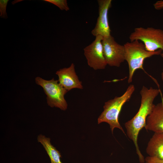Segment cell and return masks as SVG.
<instances>
[{
    "label": "cell",
    "instance_id": "1",
    "mask_svg": "<svg viewBox=\"0 0 163 163\" xmlns=\"http://www.w3.org/2000/svg\"><path fill=\"white\" fill-rule=\"evenodd\" d=\"M160 92L159 89L143 86L140 93L141 96L140 107L136 114L124 124L126 134L133 142L139 162L145 163V158L141 153L138 143L139 133L145 127L147 118L151 112L154 104L153 101Z\"/></svg>",
    "mask_w": 163,
    "mask_h": 163
},
{
    "label": "cell",
    "instance_id": "2",
    "mask_svg": "<svg viewBox=\"0 0 163 163\" xmlns=\"http://www.w3.org/2000/svg\"><path fill=\"white\" fill-rule=\"evenodd\" d=\"M135 90L134 86L130 85L121 96H116L105 102L103 107L104 110L98 118V123H107L109 125L112 133L114 129L117 128L125 134L119 122V116L123 106L130 99Z\"/></svg>",
    "mask_w": 163,
    "mask_h": 163
},
{
    "label": "cell",
    "instance_id": "3",
    "mask_svg": "<svg viewBox=\"0 0 163 163\" xmlns=\"http://www.w3.org/2000/svg\"><path fill=\"white\" fill-rule=\"evenodd\" d=\"M125 50V61L129 66L128 83L132 81L133 75L138 69L144 70L143 64L145 59L155 55H161L162 51L159 50L154 52L147 51L144 44L139 40L127 42L123 45Z\"/></svg>",
    "mask_w": 163,
    "mask_h": 163
},
{
    "label": "cell",
    "instance_id": "4",
    "mask_svg": "<svg viewBox=\"0 0 163 163\" xmlns=\"http://www.w3.org/2000/svg\"><path fill=\"white\" fill-rule=\"evenodd\" d=\"M130 41H140L144 44L146 50L154 52L160 50L161 56L163 58V30L153 27L135 28L130 35Z\"/></svg>",
    "mask_w": 163,
    "mask_h": 163
},
{
    "label": "cell",
    "instance_id": "5",
    "mask_svg": "<svg viewBox=\"0 0 163 163\" xmlns=\"http://www.w3.org/2000/svg\"><path fill=\"white\" fill-rule=\"evenodd\" d=\"M35 82L43 88L46 95L47 103L49 106L57 107L62 110L67 109L68 104L64 96L68 91L60 85L58 80L53 78L46 80L37 77Z\"/></svg>",
    "mask_w": 163,
    "mask_h": 163
},
{
    "label": "cell",
    "instance_id": "6",
    "mask_svg": "<svg viewBox=\"0 0 163 163\" xmlns=\"http://www.w3.org/2000/svg\"><path fill=\"white\" fill-rule=\"evenodd\" d=\"M103 39L101 36L95 37L92 43L84 49L88 65L94 70L104 69L107 65L104 54Z\"/></svg>",
    "mask_w": 163,
    "mask_h": 163
},
{
    "label": "cell",
    "instance_id": "7",
    "mask_svg": "<svg viewBox=\"0 0 163 163\" xmlns=\"http://www.w3.org/2000/svg\"><path fill=\"white\" fill-rule=\"evenodd\" d=\"M102 43L104 57L107 65L119 67L125 61L124 45L117 43L111 35L103 37Z\"/></svg>",
    "mask_w": 163,
    "mask_h": 163
},
{
    "label": "cell",
    "instance_id": "8",
    "mask_svg": "<svg viewBox=\"0 0 163 163\" xmlns=\"http://www.w3.org/2000/svg\"><path fill=\"white\" fill-rule=\"evenodd\" d=\"M97 2L99 6L98 17L91 33L95 37L100 35L103 38L107 37L111 35L108 12L111 6L112 0H98Z\"/></svg>",
    "mask_w": 163,
    "mask_h": 163
},
{
    "label": "cell",
    "instance_id": "9",
    "mask_svg": "<svg viewBox=\"0 0 163 163\" xmlns=\"http://www.w3.org/2000/svg\"><path fill=\"white\" fill-rule=\"evenodd\" d=\"M56 74L58 77L59 83L68 91L74 88L83 89L82 82L75 72L74 63L68 68L60 69L56 72Z\"/></svg>",
    "mask_w": 163,
    "mask_h": 163
},
{
    "label": "cell",
    "instance_id": "10",
    "mask_svg": "<svg viewBox=\"0 0 163 163\" xmlns=\"http://www.w3.org/2000/svg\"><path fill=\"white\" fill-rule=\"evenodd\" d=\"M145 128L154 133H163V100L154 104L147 118Z\"/></svg>",
    "mask_w": 163,
    "mask_h": 163
},
{
    "label": "cell",
    "instance_id": "11",
    "mask_svg": "<svg viewBox=\"0 0 163 163\" xmlns=\"http://www.w3.org/2000/svg\"><path fill=\"white\" fill-rule=\"evenodd\" d=\"M149 156L163 159V133H155L146 148Z\"/></svg>",
    "mask_w": 163,
    "mask_h": 163
},
{
    "label": "cell",
    "instance_id": "12",
    "mask_svg": "<svg viewBox=\"0 0 163 163\" xmlns=\"http://www.w3.org/2000/svg\"><path fill=\"white\" fill-rule=\"evenodd\" d=\"M38 142L43 145L45 150L49 155L51 163H62L60 160L61 157L60 153L50 142V139L45 136L39 135L37 138Z\"/></svg>",
    "mask_w": 163,
    "mask_h": 163
},
{
    "label": "cell",
    "instance_id": "13",
    "mask_svg": "<svg viewBox=\"0 0 163 163\" xmlns=\"http://www.w3.org/2000/svg\"><path fill=\"white\" fill-rule=\"evenodd\" d=\"M43 1L49 2L57 6L61 10L68 11L69 8L66 0H44Z\"/></svg>",
    "mask_w": 163,
    "mask_h": 163
},
{
    "label": "cell",
    "instance_id": "14",
    "mask_svg": "<svg viewBox=\"0 0 163 163\" xmlns=\"http://www.w3.org/2000/svg\"><path fill=\"white\" fill-rule=\"evenodd\" d=\"M9 1V0H0V17L2 18L7 19L8 18L6 8Z\"/></svg>",
    "mask_w": 163,
    "mask_h": 163
},
{
    "label": "cell",
    "instance_id": "15",
    "mask_svg": "<svg viewBox=\"0 0 163 163\" xmlns=\"http://www.w3.org/2000/svg\"><path fill=\"white\" fill-rule=\"evenodd\" d=\"M145 163H163V159L148 156L145 158Z\"/></svg>",
    "mask_w": 163,
    "mask_h": 163
},
{
    "label": "cell",
    "instance_id": "16",
    "mask_svg": "<svg viewBox=\"0 0 163 163\" xmlns=\"http://www.w3.org/2000/svg\"><path fill=\"white\" fill-rule=\"evenodd\" d=\"M155 8L158 10L163 9V0H159L156 2L153 5Z\"/></svg>",
    "mask_w": 163,
    "mask_h": 163
},
{
    "label": "cell",
    "instance_id": "17",
    "mask_svg": "<svg viewBox=\"0 0 163 163\" xmlns=\"http://www.w3.org/2000/svg\"><path fill=\"white\" fill-rule=\"evenodd\" d=\"M161 78L162 80L163 81V72H162L161 74Z\"/></svg>",
    "mask_w": 163,
    "mask_h": 163
},
{
    "label": "cell",
    "instance_id": "18",
    "mask_svg": "<svg viewBox=\"0 0 163 163\" xmlns=\"http://www.w3.org/2000/svg\"><path fill=\"white\" fill-rule=\"evenodd\" d=\"M162 71H163V69H162Z\"/></svg>",
    "mask_w": 163,
    "mask_h": 163
},
{
    "label": "cell",
    "instance_id": "19",
    "mask_svg": "<svg viewBox=\"0 0 163 163\" xmlns=\"http://www.w3.org/2000/svg\"></svg>",
    "mask_w": 163,
    "mask_h": 163
}]
</instances>
